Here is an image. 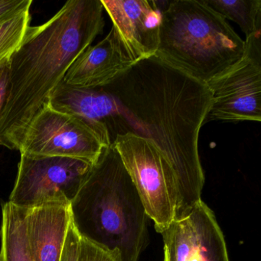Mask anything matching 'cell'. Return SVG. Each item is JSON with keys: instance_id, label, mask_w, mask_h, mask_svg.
I'll return each instance as SVG.
<instances>
[{"instance_id": "21", "label": "cell", "mask_w": 261, "mask_h": 261, "mask_svg": "<svg viewBox=\"0 0 261 261\" xmlns=\"http://www.w3.org/2000/svg\"><path fill=\"white\" fill-rule=\"evenodd\" d=\"M0 261H4L3 260V256L2 254H1V253H0Z\"/></svg>"}, {"instance_id": "16", "label": "cell", "mask_w": 261, "mask_h": 261, "mask_svg": "<svg viewBox=\"0 0 261 261\" xmlns=\"http://www.w3.org/2000/svg\"><path fill=\"white\" fill-rule=\"evenodd\" d=\"M30 22V8L0 22V64L9 60L19 48Z\"/></svg>"}, {"instance_id": "18", "label": "cell", "mask_w": 261, "mask_h": 261, "mask_svg": "<svg viewBox=\"0 0 261 261\" xmlns=\"http://www.w3.org/2000/svg\"><path fill=\"white\" fill-rule=\"evenodd\" d=\"M80 236L72 221L70 223L60 261H77Z\"/></svg>"}, {"instance_id": "6", "label": "cell", "mask_w": 261, "mask_h": 261, "mask_svg": "<svg viewBox=\"0 0 261 261\" xmlns=\"http://www.w3.org/2000/svg\"><path fill=\"white\" fill-rule=\"evenodd\" d=\"M244 42L242 58L207 83L212 105L205 123L261 121V30Z\"/></svg>"}, {"instance_id": "10", "label": "cell", "mask_w": 261, "mask_h": 261, "mask_svg": "<svg viewBox=\"0 0 261 261\" xmlns=\"http://www.w3.org/2000/svg\"><path fill=\"white\" fill-rule=\"evenodd\" d=\"M48 106L79 119L95 133L105 147L111 146L117 135L125 134L117 102L103 87L77 88L62 81Z\"/></svg>"}, {"instance_id": "3", "label": "cell", "mask_w": 261, "mask_h": 261, "mask_svg": "<svg viewBox=\"0 0 261 261\" xmlns=\"http://www.w3.org/2000/svg\"><path fill=\"white\" fill-rule=\"evenodd\" d=\"M70 210L81 238L117 253L120 261H138L146 242L148 216L112 146L105 148L91 166Z\"/></svg>"}, {"instance_id": "11", "label": "cell", "mask_w": 261, "mask_h": 261, "mask_svg": "<svg viewBox=\"0 0 261 261\" xmlns=\"http://www.w3.org/2000/svg\"><path fill=\"white\" fill-rule=\"evenodd\" d=\"M125 51L136 63L155 56L161 12L149 0H100Z\"/></svg>"}, {"instance_id": "4", "label": "cell", "mask_w": 261, "mask_h": 261, "mask_svg": "<svg viewBox=\"0 0 261 261\" xmlns=\"http://www.w3.org/2000/svg\"><path fill=\"white\" fill-rule=\"evenodd\" d=\"M245 42L203 0H172L161 13L160 59L207 84L242 58Z\"/></svg>"}, {"instance_id": "9", "label": "cell", "mask_w": 261, "mask_h": 261, "mask_svg": "<svg viewBox=\"0 0 261 261\" xmlns=\"http://www.w3.org/2000/svg\"><path fill=\"white\" fill-rule=\"evenodd\" d=\"M160 233L165 261H229L222 230L212 209L201 200Z\"/></svg>"}, {"instance_id": "15", "label": "cell", "mask_w": 261, "mask_h": 261, "mask_svg": "<svg viewBox=\"0 0 261 261\" xmlns=\"http://www.w3.org/2000/svg\"><path fill=\"white\" fill-rule=\"evenodd\" d=\"M225 19L239 25L246 37L261 30V0H203Z\"/></svg>"}, {"instance_id": "14", "label": "cell", "mask_w": 261, "mask_h": 261, "mask_svg": "<svg viewBox=\"0 0 261 261\" xmlns=\"http://www.w3.org/2000/svg\"><path fill=\"white\" fill-rule=\"evenodd\" d=\"M0 253L4 261H33L27 233V209L3 204Z\"/></svg>"}, {"instance_id": "13", "label": "cell", "mask_w": 261, "mask_h": 261, "mask_svg": "<svg viewBox=\"0 0 261 261\" xmlns=\"http://www.w3.org/2000/svg\"><path fill=\"white\" fill-rule=\"evenodd\" d=\"M70 204L51 203L27 209V233L33 261L61 260L71 221Z\"/></svg>"}, {"instance_id": "20", "label": "cell", "mask_w": 261, "mask_h": 261, "mask_svg": "<svg viewBox=\"0 0 261 261\" xmlns=\"http://www.w3.org/2000/svg\"><path fill=\"white\" fill-rule=\"evenodd\" d=\"M10 89V59L0 64V117L8 101Z\"/></svg>"}, {"instance_id": "1", "label": "cell", "mask_w": 261, "mask_h": 261, "mask_svg": "<svg viewBox=\"0 0 261 261\" xmlns=\"http://www.w3.org/2000/svg\"><path fill=\"white\" fill-rule=\"evenodd\" d=\"M103 88L117 102L125 134L152 140L161 149L176 181L174 219L184 216L201 201L204 184L198 141L212 105L207 84L155 56Z\"/></svg>"}, {"instance_id": "5", "label": "cell", "mask_w": 261, "mask_h": 261, "mask_svg": "<svg viewBox=\"0 0 261 261\" xmlns=\"http://www.w3.org/2000/svg\"><path fill=\"white\" fill-rule=\"evenodd\" d=\"M111 146L120 155L148 218L161 233L175 218L177 191L173 169L149 139L129 132L117 135Z\"/></svg>"}, {"instance_id": "8", "label": "cell", "mask_w": 261, "mask_h": 261, "mask_svg": "<svg viewBox=\"0 0 261 261\" xmlns=\"http://www.w3.org/2000/svg\"><path fill=\"white\" fill-rule=\"evenodd\" d=\"M105 148L95 133L79 119L55 111L48 105L29 126L19 152L77 159L94 164Z\"/></svg>"}, {"instance_id": "19", "label": "cell", "mask_w": 261, "mask_h": 261, "mask_svg": "<svg viewBox=\"0 0 261 261\" xmlns=\"http://www.w3.org/2000/svg\"><path fill=\"white\" fill-rule=\"evenodd\" d=\"M32 0H0V22L31 8Z\"/></svg>"}, {"instance_id": "12", "label": "cell", "mask_w": 261, "mask_h": 261, "mask_svg": "<svg viewBox=\"0 0 261 261\" xmlns=\"http://www.w3.org/2000/svg\"><path fill=\"white\" fill-rule=\"evenodd\" d=\"M134 62L125 51L114 29L97 45L82 51L62 79L77 88L103 87L129 69Z\"/></svg>"}, {"instance_id": "7", "label": "cell", "mask_w": 261, "mask_h": 261, "mask_svg": "<svg viewBox=\"0 0 261 261\" xmlns=\"http://www.w3.org/2000/svg\"><path fill=\"white\" fill-rule=\"evenodd\" d=\"M92 165L77 159L21 154L9 201L25 209L51 203L71 204Z\"/></svg>"}, {"instance_id": "2", "label": "cell", "mask_w": 261, "mask_h": 261, "mask_svg": "<svg viewBox=\"0 0 261 261\" xmlns=\"http://www.w3.org/2000/svg\"><path fill=\"white\" fill-rule=\"evenodd\" d=\"M100 0H70L48 22L30 27L10 59V89L0 146L20 150L29 126L77 56L103 33Z\"/></svg>"}, {"instance_id": "22", "label": "cell", "mask_w": 261, "mask_h": 261, "mask_svg": "<svg viewBox=\"0 0 261 261\" xmlns=\"http://www.w3.org/2000/svg\"><path fill=\"white\" fill-rule=\"evenodd\" d=\"M163 261H165V259H164V260H163Z\"/></svg>"}, {"instance_id": "17", "label": "cell", "mask_w": 261, "mask_h": 261, "mask_svg": "<svg viewBox=\"0 0 261 261\" xmlns=\"http://www.w3.org/2000/svg\"><path fill=\"white\" fill-rule=\"evenodd\" d=\"M77 261H120L117 253L109 251L80 237Z\"/></svg>"}]
</instances>
